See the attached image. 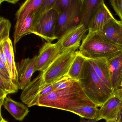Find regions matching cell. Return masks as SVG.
<instances>
[{
    "mask_svg": "<svg viewBox=\"0 0 122 122\" xmlns=\"http://www.w3.org/2000/svg\"><path fill=\"white\" fill-rule=\"evenodd\" d=\"M37 106L72 112L87 106H97L85 94L79 81L61 89L54 90L39 98Z\"/></svg>",
    "mask_w": 122,
    "mask_h": 122,
    "instance_id": "obj_1",
    "label": "cell"
},
{
    "mask_svg": "<svg viewBox=\"0 0 122 122\" xmlns=\"http://www.w3.org/2000/svg\"><path fill=\"white\" fill-rule=\"evenodd\" d=\"M86 59L84 69L79 81L88 97L98 107H101L110 97L114 90L104 83L90 62Z\"/></svg>",
    "mask_w": 122,
    "mask_h": 122,
    "instance_id": "obj_2",
    "label": "cell"
},
{
    "mask_svg": "<svg viewBox=\"0 0 122 122\" xmlns=\"http://www.w3.org/2000/svg\"><path fill=\"white\" fill-rule=\"evenodd\" d=\"M79 50L86 58H108L122 51V48L110 43L100 31H89L79 46Z\"/></svg>",
    "mask_w": 122,
    "mask_h": 122,
    "instance_id": "obj_3",
    "label": "cell"
},
{
    "mask_svg": "<svg viewBox=\"0 0 122 122\" xmlns=\"http://www.w3.org/2000/svg\"><path fill=\"white\" fill-rule=\"evenodd\" d=\"M80 44L65 50L60 54L43 72L45 83H54L67 75L70 67L76 56V49Z\"/></svg>",
    "mask_w": 122,
    "mask_h": 122,
    "instance_id": "obj_4",
    "label": "cell"
},
{
    "mask_svg": "<svg viewBox=\"0 0 122 122\" xmlns=\"http://www.w3.org/2000/svg\"><path fill=\"white\" fill-rule=\"evenodd\" d=\"M81 0H72L70 5L59 13L56 35L59 39L63 34L80 24Z\"/></svg>",
    "mask_w": 122,
    "mask_h": 122,
    "instance_id": "obj_5",
    "label": "cell"
},
{
    "mask_svg": "<svg viewBox=\"0 0 122 122\" xmlns=\"http://www.w3.org/2000/svg\"><path fill=\"white\" fill-rule=\"evenodd\" d=\"M58 14L53 9L49 11L33 24L31 34L38 36L48 43L57 39L56 29Z\"/></svg>",
    "mask_w": 122,
    "mask_h": 122,
    "instance_id": "obj_6",
    "label": "cell"
},
{
    "mask_svg": "<svg viewBox=\"0 0 122 122\" xmlns=\"http://www.w3.org/2000/svg\"><path fill=\"white\" fill-rule=\"evenodd\" d=\"M122 110V89L118 88L100 107L97 119L107 121L115 119Z\"/></svg>",
    "mask_w": 122,
    "mask_h": 122,
    "instance_id": "obj_7",
    "label": "cell"
},
{
    "mask_svg": "<svg viewBox=\"0 0 122 122\" xmlns=\"http://www.w3.org/2000/svg\"><path fill=\"white\" fill-rule=\"evenodd\" d=\"M48 84H46L43 77V72L34 79L23 90L20 99L28 107L37 106L41 92Z\"/></svg>",
    "mask_w": 122,
    "mask_h": 122,
    "instance_id": "obj_8",
    "label": "cell"
},
{
    "mask_svg": "<svg viewBox=\"0 0 122 122\" xmlns=\"http://www.w3.org/2000/svg\"><path fill=\"white\" fill-rule=\"evenodd\" d=\"M61 53L60 48L56 43H45L36 56L35 72L44 71Z\"/></svg>",
    "mask_w": 122,
    "mask_h": 122,
    "instance_id": "obj_9",
    "label": "cell"
},
{
    "mask_svg": "<svg viewBox=\"0 0 122 122\" xmlns=\"http://www.w3.org/2000/svg\"><path fill=\"white\" fill-rule=\"evenodd\" d=\"M88 30L83 24H80L67 31L59 39L56 43L61 53L78 44Z\"/></svg>",
    "mask_w": 122,
    "mask_h": 122,
    "instance_id": "obj_10",
    "label": "cell"
},
{
    "mask_svg": "<svg viewBox=\"0 0 122 122\" xmlns=\"http://www.w3.org/2000/svg\"><path fill=\"white\" fill-rule=\"evenodd\" d=\"M36 56L32 58L23 59L16 64L18 75V89L23 90L30 82L31 77L35 72Z\"/></svg>",
    "mask_w": 122,
    "mask_h": 122,
    "instance_id": "obj_11",
    "label": "cell"
},
{
    "mask_svg": "<svg viewBox=\"0 0 122 122\" xmlns=\"http://www.w3.org/2000/svg\"><path fill=\"white\" fill-rule=\"evenodd\" d=\"M114 18L104 3H102L92 16L87 29L90 32L100 31L104 26Z\"/></svg>",
    "mask_w": 122,
    "mask_h": 122,
    "instance_id": "obj_12",
    "label": "cell"
},
{
    "mask_svg": "<svg viewBox=\"0 0 122 122\" xmlns=\"http://www.w3.org/2000/svg\"><path fill=\"white\" fill-rule=\"evenodd\" d=\"M111 86L113 90L119 88L122 78V51L107 58Z\"/></svg>",
    "mask_w": 122,
    "mask_h": 122,
    "instance_id": "obj_13",
    "label": "cell"
},
{
    "mask_svg": "<svg viewBox=\"0 0 122 122\" xmlns=\"http://www.w3.org/2000/svg\"><path fill=\"white\" fill-rule=\"evenodd\" d=\"M112 44L122 48V21L111 19L100 31Z\"/></svg>",
    "mask_w": 122,
    "mask_h": 122,
    "instance_id": "obj_14",
    "label": "cell"
},
{
    "mask_svg": "<svg viewBox=\"0 0 122 122\" xmlns=\"http://www.w3.org/2000/svg\"><path fill=\"white\" fill-rule=\"evenodd\" d=\"M3 49L5 53L9 70L13 82L18 86L19 78L16 64L15 62L14 52L12 41L9 38L2 43Z\"/></svg>",
    "mask_w": 122,
    "mask_h": 122,
    "instance_id": "obj_15",
    "label": "cell"
},
{
    "mask_svg": "<svg viewBox=\"0 0 122 122\" xmlns=\"http://www.w3.org/2000/svg\"><path fill=\"white\" fill-rule=\"evenodd\" d=\"M3 105L16 120L19 121L23 120L29 112L26 106L14 101L9 97H5Z\"/></svg>",
    "mask_w": 122,
    "mask_h": 122,
    "instance_id": "obj_16",
    "label": "cell"
},
{
    "mask_svg": "<svg viewBox=\"0 0 122 122\" xmlns=\"http://www.w3.org/2000/svg\"><path fill=\"white\" fill-rule=\"evenodd\" d=\"M36 12H33L29 14L20 22L16 23L13 36L15 46L21 38L31 34Z\"/></svg>",
    "mask_w": 122,
    "mask_h": 122,
    "instance_id": "obj_17",
    "label": "cell"
},
{
    "mask_svg": "<svg viewBox=\"0 0 122 122\" xmlns=\"http://www.w3.org/2000/svg\"><path fill=\"white\" fill-rule=\"evenodd\" d=\"M86 58L90 62L97 75L104 83L109 88L113 90L110 82L107 58Z\"/></svg>",
    "mask_w": 122,
    "mask_h": 122,
    "instance_id": "obj_18",
    "label": "cell"
},
{
    "mask_svg": "<svg viewBox=\"0 0 122 122\" xmlns=\"http://www.w3.org/2000/svg\"><path fill=\"white\" fill-rule=\"evenodd\" d=\"M104 0H81L80 24L87 28L93 14Z\"/></svg>",
    "mask_w": 122,
    "mask_h": 122,
    "instance_id": "obj_19",
    "label": "cell"
},
{
    "mask_svg": "<svg viewBox=\"0 0 122 122\" xmlns=\"http://www.w3.org/2000/svg\"><path fill=\"white\" fill-rule=\"evenodd\" d=\"M67 73V75L72 79L79 81L81 79L86 64V58L77 51Z\"/></svg>",
    "mask_w": 122,
    "mask_h": 122,
    "instance_id": "obj_20",
    "label": "cell"
},
{
    "mask_svg": "<svg viewBox=\"0 0 122 122\" xmlns=\"http://www.w3.org/2000/svg\"><path fill=\"white\" fill-rule=\"evenodd\" d=\"M44 0H26L15 14L16 23L20 22L29 14L36 12L41 8Z\"/></svg>",
    "mask_w": 122,
    "mask_h": 122,
    "instance_id": "obj_21",
    "label": "cell"
},
{
    "mask_svg": "<svg viewBox=\"0 0 122 122\" xmlns=\"http://www.w3.org/2000/svg\"><path fill=\"white\" fill-rule=\"evenodd\" d=\"M97 106H87L74 110L72 113L87 119H95L98 117L99 109Z\"/></svg>",
    "mask_w": 122,
    "mask_h": 122,
    "instance_id": "obj_22",
    "label": "cell"
},
{
    "mask_svg": "<svg viewBox=\"0 0 122 122\" xmlns=\"http://www.w3.org/2000/svg\"><path fill=\"white\" fill-rule=\"evenodd\" d=\"M11 27L10 21L0 16V44L9 38Z\"/></svg>",
    "mask_w": 122,
    "mask_h": 122,
    "instance_id": "obj_23",
    "label": "cell"
},
{
    "mask_svg": "<svg viewBox=\"0 0 122 122\" xmlns=\"http://www.w3.org/2000/svg\"><path fill=\"white\" fill-rule=\"evenodd\" d=\"M0 89L6 94L16 93L18 92V86L13 82L6 79L0 72Z\"/></svg>",
    "mask_w": 122,
    "mask_h": 122,
    "instance_id": "obj_24",
    "label": "cell"
},
{
    "mask_svg": "<svg viewBox=\"0 0 122 122\" xmlns=\"http://www.w3.org/2000/svg\"><path fill=\"white\" fill-rule=\"evenodd\" d=\"M57 1V0H44L42 5L36 13L33 24L46 13L52 9Z\"/></svg>",
    "mask_w": 122,
    "mask_h": 122,
    "instance_id": "obj_25",
    "label": "cell"
},
{
    "mask_svg": "<svg viewBox=\"0 0 122 122\" xmlns=\"http://www.w3.org/2000/svg\"><path fill=\"white\" fill-rule=\"evenodd\" d=\"M75 81L70 78L67 75L53 83L54 90L66 88L73 84Z\"/></svg>",
    "mask_w": 122,
    "mask_h": 122,
    "instance_id": "obj_26",
    "label": "cell"
},
{
    "mask_svg": "<svg viewBox=\"0 0 122 122\" xmlns=\"http://www.w3.org/2000/svg\"><path fill=\"white\" fill-rule=\"evenodd\" d=\"M72 0H57L53 7L58 13L65 10L71 4Z\"/></svg>",
    "mask_w": 122,
    "mask_h": 122,
    "instance_id": "obj_27",
    "label": "cell"
},
{
    "mask_svg": "<svg viewBox=\"0 0 122 122\" xmlns=\"http://www.w3.org/2000/svg\"><path fill=\"white\" fill-rule=\"evenodd\" d=\"M110 2L122 21V0H110Z\"/></svg>",
    "mask_w": 122,
    "mask_h": 122,
    "instance_id": "obj_28",
    "label": "cell"
},
{
    "mask_svg": "<svg viewBox=\"0 0 122 122\" xmlns=\"http://www.w3.org/2000/svg\"><path fill=\"white\" fill-rule=\"evenodd\" d=\"M0 72L4 76V77L9 81L12 82L11 76L9 70L6 67L0 58Z\"/></svg>",
    "mask_w": 122,
    "mask_h": 122,
    "instance_id": "obj_29",
    "label": "cell"
},
{
    "mask_svg": "<svg viewBox=\"0 0 122 122\" xmlns=\"http://www.w3.org/2000/svg\"><path fill=\"white\" fill-rule=\"evenodd\" d=\"M1 43L0 44V58L3 62L4 63L6 67L9 70L8 67V64H7V61H6V58L5 56V53L3 49V44Z\"/></svg>",
    "mask_w": 122,
    "mask_h": 122,
    "instance_id": "obj_30",
    "label": "cell"
},
{
    "mask_svg": "<svg viewBox=\"0 0 122 122\" xmlns=\"http://www.w3.org/2000/svg\"><path fill=\"white\" fill-rule=\"evenodd\" d=\"M106 122H122V110L117 118L106 121Z\"/></svg>",
    "mask_w": 122,
    "mask_h": 122,
    "instance_id": "obj_31",
    "label": "cell"
},
{
    "mask_svg": "<svg viewBox=\"0 0 122 122\" xmlns=\"http://www.w3.org/2000/svg\"><path fill=\"white\" fill-rule=\"evenodd\" d=\"M99 121L97 119H88V120H85L84 118L81 117L80 121V122H97Z\"/></svg>",
    "mask_w": 122,
    "mask_h": 122,
    "instance_id": "obj_32",
    "label": "cell"
},
{
    "mask_svg": "<svg viewBox=\"0 0 122 122\" xmlns=\"http://www.w3.org/2000/svg\"><path fill=\"white\" fill-rule=\"evenodd\" d=\"M4 99H5V98H2V99H0V122H1L2 120L3 119V118L2 117V115H1V107L3 106V102L4 101Z\"/></svg>",
    "mask_w": 122,
    "mask_h": 122,
    "instance_id": "obj_33",
    "label": "cell"
},
{
    "mask_svg": "<svg viewBox=\"0 0 122 122\" xmlns=\"http://www.w3.org/2000/svg\"><path fill=\"white\" fill-rule=\"evenodd\" d=\"M2 2L3 1H6L9 3L13 4H15L17 2H18L20 0H1Z\"/></svg>",
    "mask_w": 122,
    "mask_h": 122,
    "instance_id": "obj_34",
    "label": "cell"
},
{
    "mask_svg": "<svg viewBox=\"0 0 122 122\" xmlns=\"http://www.w3.org/2000/svg\"><path fill=\"white\" fill-rule=\"evenodd\" d=\"M7 95L5 92L0 89V99L2 98H5Z\"/></svg>",
    "mask_w": 122,
    "mask_h": 122,
    "instance_id": "obj_35",
    "label": "cell"
},
{
    "mask_svg": "<svg viewBox=\"0 0 122 122\" xmlns=\"http://www.w3.org/2000/svg\"><path fill=\"white\" fill-rule=\"evenodd\" d=\"M119 88H122V80H121V83H120V87Z\"/></svg>",
    "mask_w": 122,
    "mask_h": 122,
    "instance_id": "obj_36",
    "label": "cell"
},
{
    "mask_svg": "<svg viewBox=\"0 0 122 122\" xmlns=\"http://www.w3.org/2000/svg\"><path fill=\"white\" fill-rule=\"evenodd\" d=\"M0 122H7V121H6V120H5L4 119H3V120H2V121H1Z\"/></svg>",
    "mask_w": 122,
    "mask_h": 122,
    "instance_id": "obj_37",
    "label": "cell"
},
{
    "mask_svg": "<svg viewBox=\"0 0 122 122\" xmlns=\"http://www.w3.org/2000/svg\"><path fill=\"white\" fill-rule=\"evenodd\" d=\"M2 1L1 0H0V6L1 4V3H2Z\"/></svg>",
    "mask_w": 122,
    "mask_h": 122,
    "instance_id": "obj_38",
    "label": "cell"
}]
</instances>
